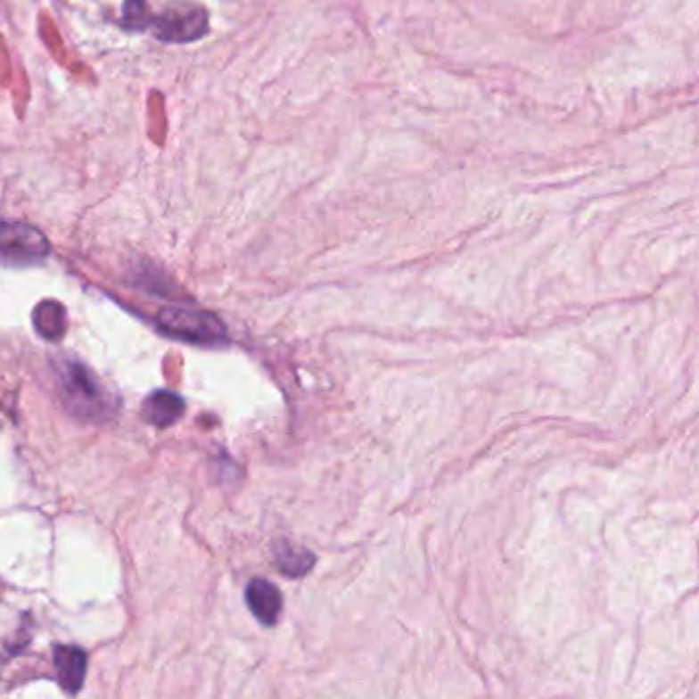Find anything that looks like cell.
Returning <instances> with one entry per match:
<instances>
[{
  "label": "cell",
  "instance_id": "cell-9",
  "mask_svg": "<svg viewBox=\"0 0 699 699\" xmlns=\"http://www.w3.org/2000/svg\"><path fill=\"white\" fill-rule=\"evenodd\" d=\"M314 554L308 550H296V547H284V550L277 552V564L281 568V572L287 574V577H301L310 571L314 564Z\"/></svg>",
  "mask_w": 699,
  "mask_h": 699
},
{
  "label": "cell",
  "instance_id": "cell-10",
  "mask_svg": "<svg viewBox=\"0 0 699 699\" xmlns=\"http://www.w3.org/2000/svg\"><path fill=\"white\" fill-rule=\"evenodd\" d=\"M123 23L136 31L148 29L150 23H152V15H150L146 3L144 0H127L123 4Z\"/></svg>",
  "mask_w": 699,
  "mask_h": 699
},
{
  "label": "cell",
  "instance_id": "cell-5",
  "mask_svg": "<svg viewBox=\"0 0 699 699\" xmlns=\"http://www.w3.org/2000/svg\"><path fill=\"white\" fill-rule=\"evenodd\" d=\"M246 605L252 615L265 626H273L277 621L281 607H284V597L279 588L273 582L265 579H255L246 587Z\"/></svg>",
  "mask_w": 699,
  "mask_h": 699
},
{
  "label": "cell",
  "instance_id": "cell-4",
  "mask_svg": "<svg viewBox=\"0 0 699 699\" xmlns=\"http://www.w3.org/2000/svg\"><path fill=\"white\" fill-rule=\"evenodd\" d=\"M50 252L45 236L37 228L19 222L0 224V257L31 263Z\"/></svg>",
  "mask_w": 699,
  "mask_h": 699
},
{
  "label": "cell",
  "instance_id": "cell-8",
  "mask_svg": "<svg viewBox=\"0 0 699 699\" xmlns=\"http://www.w3.org/2000/svg\"><path fill=\"white\" fill-rule=\"evenodd\" d=\"M36 328L45 339H60L66 333V312L56 301H44L33 312Z\"/></svg>",
  "mask_w": 699,
  "mask_h": 699
},
{
  "label": "cell",
  "instance_id": "cell-1",
  "mask_svg": "<svg viewBox=\"0 0 699 699\" xmlns=\"http://www.w3.org/2000/svg\"><path fill=\"white\" fill-rule=\"evenodd\" d=\"M60 394L66 408L85 421H103L113 415V400L101 382L77 361H60L56 366Z\"/></svg>",
  "mask_w": 699,
  "mask_h": 699
},
{
  "label": "cell",
  "instance_id": "cell-2",
  "mask_svg": "<svg viewBox=\"0 0 699 699\" xmlns=\"http://www.w3.org/2000/svg\"><path fill=\"white\" fill-rule=\"evenodd\" d=\"M154 36L167 44H189L208 31V12L191 3H175L152 17Z\"/></svg>",
  "mask_w": 699,
  "mask_h": 699
},
{
  "label": "cell",
  "instance_id": "cell-3",
  "mask_svg": "<svg viewBox=\"0 0 699 699\" xmlns=\"http://www.w3.org/2000/svg\"><path fill=\"white\" fill-rule=\"evenodd\" d=\"M159 322L164 331L175 337L200 342H214L226 337V328L210 312L183 310V308H164L159 314Z\"/></svg>",
  "mask_w": 699,
  "mask_h": 699
},
{
  "label": "cell",
  "instance_id": "cell-7",
  "mask_svg": "<svg viewBox=\"0 0 699 699\" xmlns=\"http://www.w3.org/2000/svg\"><path fill=\"white\" fill-rule=\"evenodd\" d=\"M53 664L62 689L77 694L85 683L86 675V654L74 646H58L53 653Z\"/></svg>",
  "mask_w": 699,
  "mask_h": 699
},
{
  "label": "cell",
  "instance_id": "cell-6",
  "mask_svg": "<svg viewBox=\"0 0 699 699\" xmlns=\"http://www.w3.org/2000/svg\"><path fill=\"white\" fill-rule=\"evenodd\" d=\"M185 413V402L179 394L169 392V390H159V392L150 394L142 404V416L144 421L156 427H169V424L177 423Z\"/></svg>",
  "mask_w": 699,
  "mask_h": 699
}]
</instances>
